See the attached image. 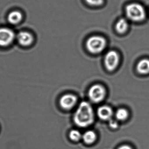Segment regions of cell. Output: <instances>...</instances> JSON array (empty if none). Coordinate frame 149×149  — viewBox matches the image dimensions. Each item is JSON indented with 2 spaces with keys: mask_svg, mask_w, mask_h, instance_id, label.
Returning <instances> with one entry per match:
<instances>
[{
  "mask_svg": "<svg viewBox=\"0 0 149 149\" xmlns=\"http://www.w3.org/2000/svg\"><path fill=\"white\" fill-rule=\"evenodd\" d=\"M73 120L75 124L80 127L91 125L94 120V114L91 105L87 102H81L74 113Z\"/></svg>",
  "mask_w": 149,
  "mask_h": 149,
  "instance_id": "1",
  "label": "cell"
},
{
  "mask_svg": "<svg viewBox=\"0 0 149 149\" xmlns=\"http://www.w3.org/2000/svg\"><path fill=\"white\" fill-rule=\"evenodd\" d=\"M126 18L129 21L140 23L146 19L147 12L144 6L137 2L129 3L125 9Z\"/></svg>",
  "mask_w": 149,
  "mask_h": 149,
  "instance_id": "2",
  "label": "cell"
},
{
  "mask_svg": "<svg viewBox=\"0 0 149 149\" xmlns=\"http://www.w3.org/2000/svg\"><path fill=\"white\" fill-rule=\"evenodd\" d=\"M107 41L103 37L94 36L90 37L86 42L88 50L93 54L101 52L106 48Z\"/></svg>",
  "mask_w": 149,
  "mask_h": 149,
  "instance_id": "3",
  "label": "cell"
},
{
  "mask_svg": "<svg viewBox=\"0 0 149 149\" xmlns=\"http://www.w3.org/2000/svg\"><path fill=\"white\" fill-rule=\"evenodd\" d=\"M88 97L93 102L99 103L104 100L106 95L105 88L99 84L93 85L88 90Z\"/></svg>",
  "mask_w": 149,
  "mask_h": 149,
  "instance_id": "4",
  "label": "cell"
},
{
  "mask_svg": "<svg viewBox=\"0 0 149 149\" xmlns=\"http://www.w3.org/2000/svg\"><path fill=\"white\" fill-rule=\"evenodd\" d=\"M120 56L116 52L110 51L106 54L104 58V63L106 68L109 71L114 70L120 63Z\"/></svg>",
  "mask_w": 149,
  "mask_h": 149,
  "instance_id": "5",
  "label": "cell"
},
{
  "mask_svg": "<svg viewBox=\"0 0 149 149\" xmlns=\"http://www.w3.org/2000/svg\"><path fill=\"white\" fill-rule=\"evenodd\" d=\"M15 35L14 31L10 29H0V46L6 47L9 46L14 42Z\"/></svg>",
  "mask_w": 149,
  "mask_h": 149,
  "instance_id": "6",
  "label": "cell"
},
{
  "mask_svg": "<svg viewBox=\"0 0 149 149\" xmlns=\"http://www.w3.org/2000/svg\"><path fill=\"white\" fill-rule=\"evenodd\" d=\"M77 97L74 95L67 94L63 95L59 101L60 106L66 110L71 109L77 102Z\"/></svg>",
  "mask_w": 149,
  "mask_h": 149,
  "instance_id": "7",
  "label": "cell"
},
{
  "mask_svg": "<svg viewBox=\"0 0 149 149\" xmlns=\"http://www.w3.org/2000/svg\"><path fill=\"white\" fill-rule=\"evenodd\" d=\"M18 43L23 47H28L32 44L34 38L32 34L27 31H21L16 36Z\"/></svg>",
  "mask_w": 149,
  "mask_h": 149,
  "instance_id": "8",
  "label": "cell"
},
{
  "mask_svg": "<svg viewBox=\"0 0 149 149\" xmlns=\"http://www.w3.org/2000/svg\"><path fill=\"white\" fill-rule=\"evenodd\" d=\"M113 114V109L109 106H101L97 109L98 117L103 120H111Z\"/></svg>",
  "mask_w": 149,
  "mask_h": 149,
  "instance_id": "9",
  "label": "cell"
},
{
  "mask_svg": "<svg viewBox=\"0 0 149 149\" xmlns=\"http://www.w3.org/2000/svg\"><path fill=\"white\" fill-rule=\"evenodd\" d=\"M129 27V21L127 18H121L116 24V30L119 34H124L128 31Z\"/></svg>",
  "mask_w": 149,
  "mask_h": 149,
  "instance_id": "10",
  "label": "cell"
},
{
  "mask_svg": "<svg viewBox=\"0 0 149 149\" xmlns=\"http://www.w3.org/2000/svg\"><path fill=\"white\" fill-rule=\"evenodd\" d=\"M136 70L139 74L143 75L149 74V59L143 58L140 60L136 65Z\"/></svg>",
  "mask_w": 149,
  "mask_h": 149,
  "instance_id": "11",
  "label": "cell"
},
{
  "mask_svg": "<svg viewBox=\"0 0 149 149\" xmlns=\"http://www.w3.org/2000/svg\"><path fill=\"white\" fill-rule=\"evenodd\" d=\"M22 18V13L18 11L10 12L8 16V21L12 24H17L21 22Z\"/></svg>",
  "mask_w": 149,
  "mask_h": 149,
  "instance_id": "12",
  "label": "cell"
},
{
  "mask_svg": "<svg viewBox=\"0 0 149 149\" xmlns=\"http://www.w3.org/2000/svg\"><path fill=\"white\" fill-rule=\"evenodd\" d=\"M82 138L85 143L91 144L93 143L96 140V135L94 131L88 130L83 134Z\"/></svg>",
  "mask_w": 149,
  "mask_h": 149,
  "instance_id": "13",
  "label": "cell"
},
{
  "mask_svg": "<svg viewBox=\"0 0 149 149\" xmlns=\"http://www.w3.org/2000/svg\"><path fill=\"white\" fill-rule=\"evenodd\" d=\"M129 116L128 111L126 109L121 108L117 109L115 113V117L117 121H125Z\"/></svg>",
  "mask_w": 149,
  "mask_h": 149,
  "instance_id": "14",
  "label": "cell"
},
{
  "mask_svg": "<svg viewBox=\"0 0 149 149\" xmlns=\"http://www.w3.org/2000/svg\"><path fill=\"white\" fill-rule=\"evenodd\" d=\"M69 136L72 141L77 142L82 138V136L79 130H73L70 132Z\"/></svg>",
  "mask_w": 149,
  "mask_h": 149,
  "instance_id": "15",
  "label": "cell"
},
{
  "mask_svg": "<svg viewBox=\"0 0 149 149\" xmlns=\"http://www.w3.org/2000/svg\"><path fill=\"white\" fill-rule=\"evenodd\" d=\"M86 2L90 6H99L102 5L104 0H85Z\"/></svg>",
  "mask_w": 149,
  "mask_h": 149,
  "instance_id": "16",
  "label": "cell"
},
{
  "mask_svg": "<svg viewBox=\"0 0 149 149\" xmlns=\"http://www.w3.org/2000/svg\"><path fill=\"white\" fill-rule=\"evenodd\" d=\"M109 125L111 128L116 129L118 127V121L111 119L109 120Z\"/></svg>",
  "mask_w": 149,
  "mask_h": 149,
  "instance_id": "17",
  "label": "cell"
},
{
  "mask_svg": "<svg viewBox=\"0 0 149 149\" xmlns=\"http://www.w3.org/2000/svg\"><path fill=\"white\" fill-rule=\"evenodd\" d=\"M117 149H132V148L128 145H124L119 147Z\"/></svg>",
  "mask_w": 149,
  "mask_h": 149,
  "instance_id": "18",
  "label": "cell"
}]
</instances>
